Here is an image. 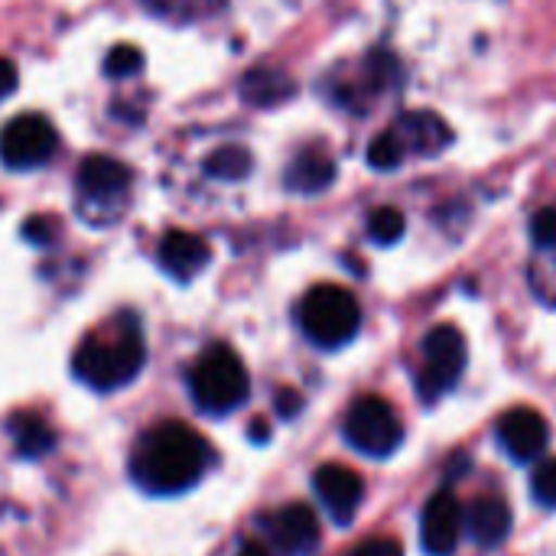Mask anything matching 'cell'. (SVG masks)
I'll return each mask as SVG.
<instances>
[{
	"mask_svg": "<svg viewBox=\"0 0 556 556\" xmlns=\"http://www.w3.org/2000/svg\"><path fill=\"white\" fill-rule=\"evenodd\" d=\"M16 85H20V72H16V65H13L10 59H3V55H0V101H3V98H10V94L16 91Z\"/></svg>",
	"mask_w": 556,
	"mask_h": 556,
	"instance_id": "4316f807",
	"label": "cell"
},
{
	"mask_svg": "<svg viewBox=\"0 0 556 556\" xmlns=\"http://www.w3.org/2000/svg\"><path fill=\"white\" fill-rule=\"evenodd\" d=\"M78 192L85 202L91 205H121L127 189H130V169L104 153H91L81 166H78Z\"/></svg>",
	"mask_w": 556,
	"mask_h": 556,
	"instance_id": "7c38bea8",
	"label": "cell"
},
{
	"mask_svg": "<svg viewBox=\"0 0 556 556\" xmlns=\"http://www.w3.org/2000/svg\"><path fill=\"white\" fill-rule=\"evenodd\" d=\"M404 231H407V218H404L397 208H391V205L375 208V212L368 215V238H371L375 244L391 248V244H397V241L404 238Z\"/></svg>",
	"mask_w": 556,
	"mask_h": 556,
	"instance_id": "ffe728a7",
	"label": "cell"
},
{
	"mask_svg": "<svg viewBox=\"0 0 556 556\" xmlns=\"http://www.w3.org/2000/svg\"><path fill=\"white\" fill-rule=\"evenodd\" d=\"M332 179H336V163H332V156H329V153H313V150L300 153V156L290 163L287 176H283L287 189H290V192H300V195H316V192L329 189Z\"/></svg>",
	"mask_w": 556,
	"mask_h": 556,
	"instance_id": "e0dca14e",
	"label": "cell"
},
{
	"mask_svg": "<svg viewBox=\"0 0 556 556\" xmlns=\"http://www.w3.org/2000/svg\"><path fill=\"white\" fill-rule=\"evenodd\" d=\"M531 498L541 505V508H556V456L554 459H544L538 469H534V479H531Z\"/></svg>",
	"mask_w": 556,
	"mask_h": 556,
	"instance_id": "7402d4cb",
	"label": "cell"
},
{
	"mask_svg": "<svg viewBox=\"0 0 556 556\" xmlns=\"http://www.w3.org/2000/svg\"><path fill=\"white\" fill-rule=\"evenodd\" d=\"M469 362V349H466V336L443 323L433 326L424 339V365L417 371V391L424 397V404H437L443 394H450Z\"/></svg>",
	"mask_w": 556,
	"mask_h": 556,
	"instance_id": "8992f818",
	"label": "cell"
},
{
	"mask_svg": "<svg viewBox=\"0 0 556 556\" xmlns=\"http://www.w3.org/2000/svg\"><path fill=\"white\" fill-rule=\"evenodd\" d=\"M55 231V225H52V218H46V215H36V218H29L26 225H23V238L26 241H33V244H52V235Z\"/></svg>",
	"mask_w": 556,
	"mask_h": 556,
	"instance_id": "484cf974",
	"label": "cell"
},
{
	"mask_svg": "<svg viewBox=\"0 0 556 556\" xmlns=\"http://www.w3.org/2000/svg\"><path fill=\"white\" fill-rule=\"evenodd\" d=\"M296 94V85L287 72L280 68H251L244 78H241V98L251 104V108H277L283 104L287 98Z\"/></svg>",
	"mask_w": 556,
	"mask_h": 556,
	"instance_id": "2e32d148",
	"label": "cell"
},
{
	"mask_svg": "<svg viewBox=\"0 0 556 556\" xmlns=\"http://www.w3.org/2000/svg\"><path fill=\"white\" fill-rule=\"evenodd\" d=\"M511 528H515V515H511L508 502L498 498V495H482V498H476L472 508L466 511V531H469L472 541H476L479 547H485V551L502 547V544L508 541Z\"/></svg>",
	"mask_w": 556,
	"mask_h": 556,
	"instance_id": "9a60e30c",
	"label": "cell"
},
{
	"mask_svg": "<svg viewBox=\"0 0 556 556\" xmlns=\"http://www.w3.org/2000/svg\"><path fill=\"white\" fill-rule=\"evenodd\" d=\"M251 430H254V440H267V433H264V430H267V424H261V420H257Z\"/></svg>",
	"mask_w": 556,
	"mask_h": 556,
	"instance_id": "f546056e",
	"label": "cell"
},
{
	"mask_svg": "<svg viewBox=\"0 0 556 556\" xmlns=\"http://www.w3.org/2000/svg\"><path fill=\"white\" fill-rule=\"evenodd\" d=\"M300 410H303V397H300L296 391H290V388H287V391H277V414H280V417L290 420V417H296Z\"/></svg>",
	"mask_w": 556,
	"mask_h": 556,
	"instance_id": "83f0119b",
	"label": "cell"
},
{
	"mask_svg": "<svg viewBox=\"0 0 556 556\" xmlns=\"http://www.w3.org/2000/svg\"><path fill=\"white\" fill-rule=\"evenodd\" d=\"M156 254H160V267L173 280H179V283L195 280L208 267V261H212L208 244L199 235H192V231H169L160 241V251Z\"/></svg>",
	"mask_w": 556,
	"mask_h": 556,
	"instance_id": "5bb4252c",
	"label": "cell"
},
{
	"mask_svg": "<svg viewBox=\"0 0 556 556\" xmlns=\"http://www.w3.org/2000/svg\"><path fill=\"white\" fill-rule=\"evenodd\" d=\"M143 68V52L137 46H114L104 59V72L111 78H130Z\"/></svg>",
	"mask_w": 556,
	"mask_h": 556,
	"instance_id": "44dd1931",
	"label": "cell"
},
{
	"mask_svg": "<svg viewBox=\"0 0 556 556\" xmlns=\"http://www.w3.org/2000/svg\"><path fill=\"white\" fill-rule=\"evenodd\" d=\"M267 534L283 556H309L319 547V518L309 505L293 502L267 518Z\"/></svg>",
	"mask_w": 556,
	"mask_h": 556,
	"instance_id": "8fae6325",
	"label": "cell"
},
{
	"mask_svg": "<svg viewBox=\"0 0 556 556\" xmlns=\"http://www.w3.org/2000/svg\"><path fill=\"white\" fill-rule=\"evenodd\" d=\"M342 433L345 443L368 459H391L404 443V424L397 410L378 394H365L349 407Z\"/></svg>",
	"mask_w": 556,
	"mask_h": 556,
	"instance_id": "5b68a950",
	"label": "cell"
},
{
	"mask_svg": "<svg viewBox=\"0 0 556 556\" xmlns=\"http://www.w3.org/2000/svg\"><path fill=\"white\" fill-rule=\"evenodd\" d=\"M235 556H274V551H270L264 541H244V544L238 547V554Z\"/></svg>",
	"mask_w": 556,
	"mask_h": 556,
	"instance_id": "f1b7e54d",
	"label": "cell"
},
{
	"mask_svg": "<svg viewBox=\"0 0 556 556\" xmlns=\"http://www.w3.org/2000/svg\"><path fill=\"white\" fill-rule=\"evenodd\" d=\"M212 466V450L189 424L150 427L130 453V479L150 495H182Z\"/></svg>",
	"mask_w": 556,
	"mask_h": 556,
	"instance_id": "6da1fadb",
	"label": "cell"
},
{
	"mask_svg": "<svg viewBox=\"0 0 556 556\" xmlns=\"http://www.w3.org/2000/svg\"><path fill=\"white\" fill-rule=\"evenodd\" d=\"M345 556H404V547L394 538H371V541H362L352 554Z\"/></svg>",
	"mask_w": 556,
	"mask_h": 556,
	"instance_id": "d4e9b609",
	"label": "cell"
},
{
	"mask_svg": "<svg viewBox=\"0 0 556 556\" xmlns=\"http://www.w3.org/2000/svg\"><path fill=\"white\" fill-rule=\"evenodd\" d=\"M313 489L323 502V508L329 511V518L336 525H352L358 508H362V498H365V482L355 469L342 466V463H326L316 469L313 476Z\"/></svg>",
	"mask_w": 556,
	"mask_h": 556,
	"instance_id": "30bf717a",
	"label": "cell"
},
{
	"mask_svg": "<svg viewBox=\"0 0 556 556\" xmlns=\"http://www.w3.org/2000/svg\"><path fill=\"white\" fill-rule=\"evenodd\" d=\"M55 147L59 134L42 114H20L0 130V163L7 169H36L52 160Z\"/></svg>",
	"mask_w": 556,
	"mask_h": 556,
	"instance_id": "52a82bcc",
	"label": "cell"
},
{
	"mask_svg": "<svg viewBox=\"0 0 556 556\" xmlns=\"http://www.w3.org/2000/svg\"><path fill=\"white\" fill-rule=\"evenodd\" d=\"M7 430L13 437V446L23 459H39L42 453H49L55 446V437L49 430V424L33 414V410H20L7 420Z\"/></svg>",
	"mask_w": 556,
	"mask_h": 556,
	"instance_id": "ac0fdd59",
	"label": "cell"
},
{
	"mask_svg": "<svg viewBox=\"0 0 556 556\" xmlns=\"http://www.w3.org/2000/svg\"><path fill=\"white\" fill-rule=\"evenodd\" d=\"M143 362L147 342L140 319L134 313H117L78 342L72 355V371L91 391H117L140 375Z\"/></svg>",
	"mask_w": 556,
	"mask_h": 556,
	"instance_id": "7a4b0ae2",
	"label": "cell"
},
{
	"mask_svg": "<svg viewBox=\"0 0 556 556\" xmlns=\"http://www.w3.org/2000/svg\"><path fill=\"white\" fill-rule=\"evenodd\" d=\"M189 394L202 414L225 417L251 397V378L241 355L222 342L208 345L189 368Z\"/></svg>",
	"mask_w": 556,
	"mask_h": 556,
	"instance_id": "3957f363",
	"label": "cell"
},
{
	"mask_svg": "<svg viewBox=\"0 0 556 556\" xmlns=\"http://www.w3.org/2000/svg\"><path fill=\"white\" fill-rule=\"evenodd\" d=\"M531 238H534L538 248H556V205L541 208L531 218Z\"/></svg>",
	"mask_w": 556,
	"mask_h": 556,
	"instance_id": "cb8c5ba5",
	"label": "cell"
},
{
	"mask_svg": "<svg viewBox=\"0 0 556 556\" xmlns=\"http://www.w3.org/2000/svg\"><path fill=\"white\" fill-rule=\"evenodd\" d=\"M368 163H371L375 169H397V166L404 163V153H401L397 140L391 137V130L378 134V137L368 143Z\"/></svg>",
	"mask_w": 556,
	"mask_h": 556,
	"instance_id": "603a6c76",
	"label": "cell"
},
{
	"mask_svg": "<svg viewBox=\"0 0 556 556\" xmlns=\"http://www.w3.org/2000/svg\"><path fill=\"white\" fill-rule=\"evenodd\" d=\"M251 169H254L251 150L248 147H235V143L212 150L208 160H205V173L212 179H222V182H241L244 176H251Z\"/></svg>",
	"mask_w": 556,
	"mask_h": 556,
	"instance_id": "d6986e66",
	"label": "cell"
},
{
	"mask_svg": "<svg viewBox=\"0 0 556 556\" xmlns=\"http://www.w3.org/2000/svg\"><path fill=\"white\" fill-rule=\"evenodd\" d=\"M466 534V508L453 492H437L420 515V544L427 556H453Z\"/></svg>",
	"mask_w": 556,
	"mask_h": 556,
	"instance_id": "ba28073f",
	"label": "cell"
},
{
	"mask_svg": "<svg viewBox=\"0 0 556 556\" xmlns=\"http://www.w3.org/2000/svg\"><path fill=\"white\" fill-rule=\"evenodd\" d=\"M391 137L397 140L404 160L410 153H417V156H440L453 143V127L440 114H433V111H407L404 117L394 121Z\"/></svg>",
	"mask_w": 556,
	"mask_h": 556,
	"instance_id": "4fadbf2b",
	"label": "cell"
},
{
	"mask_svg": "<svg viewBox=\"0 0 556 556\" xmlns=\"http://www.w3.org/2000/svg\"><path fill=\"white\" fill-rule=\"evenodd\" d=\"M300 329L313 345L336 352L358 336L362 306L352 290L339 283H319L300 303Z\"/></svg>",
	"mask_w": 556,
	"mask_h": 556,
	"instance_id": "277c9868",
	"label": "cell"
},
{
	"mask_svg": "<svg viewBox=\"0 0 556 556\" xmlns=\"http://www.w3.org/2000/svg\"><path fill=\"white\" fill-rule=\"evenodd\" d=\"M495 437H498V446L505 450V456H511L515 463H538L547 453L551 427L538 410L511 407L498 417Z\"/></svg>",
	"mask_w": 556,
	"mask_h": 556,
	"instance_id": "9c48e42d",
	"label": "cell"
}]
</instances>
